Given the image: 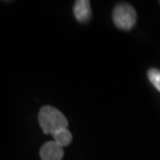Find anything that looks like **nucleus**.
Wrapping results in <instances>:
<instances>
[{"instance_id":"nucleus-1","label":"nucleus","mask_w":160,"mask_h":160,"mask_svg":"<svg viewBox=\"0 0 160 160\" xmlns=\"http://www.w3.org/2000/svg\"><path fill=\"white\" fill-rule=\"evenodd\" d=\"M39 123L44 133L53 134L68 127V120L58 109L52 106H44L39 112Z\"/></svg>"},{"instance_id":"nucleus-2","label":"nucleus","mask_w":160,"mask_h":160,"mask_svg":"<svg viewBox=\"0 0 160 160\" xmlns=\"http://www.w3.org/2000/svg\"><path fill=\"white\" fill-rule=\"evenodd\" d=\"M112 18L117 27L123 30H129L135 25L136 12L132 5L128 3H121L114 8Z\"/></svg>"},{"instance_id":"nucleus-3","label":"nucleus","mask_w":160,"mask_h":160,"mask_svg":"<svg viewBox=\"0 0 160 160\" xmlns=\"http://www.w3.org/2000/svg\"><path fill=\"white\" fill-rule=\"evenodd\" d=\"M40 155L42 160H62L63 158V149L54 140L48 142L42 147Z\"/></svg>"},{"instance_id":"nucleus-4","label":"nucleus","mask_w":160,"mask_h":160,"mask_svg":"<svg viewBox=\"0 0 160 160\" xmlns=\"http://www.w3.org/2000/svg\"><path fill=\"white\" fill-rule=\"evenodd\" d=\"M74 16L79 22H86L92 16L91 2L88 0H78L74 5Z\"/></svg>"},{"instance_id":"nucleus-5","label":"nucleus","mask_w":160,"mask_h":160,"mask_svg":"<svg viewBox=\"0 0 160 160\" xmlns=\"http://www.w3.org/2000/svg\"><path fill=\"white\" fill-rule=\"evenodd\" d=\"M52 135L54 137V142H57L62 147L69 146L72 142V134L67 128L66 129H60L58 131H56Z\"/></svg>"},{"instance_id":"nucleus-6","label":"nucleus","mask_w":160,"mask_h":160,"mask_svg":"<svg viewBox=\"0 0 160 160\" xmlns=\"http://www.w3.org/2000/svg\"><path fill=\"white\" fill-rule=\"evenodd\" d=\"M148 77L152 84L160 92V70H158V69L149 70Z\"/></svg>"}]
</instances>
